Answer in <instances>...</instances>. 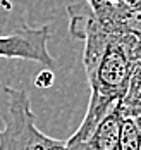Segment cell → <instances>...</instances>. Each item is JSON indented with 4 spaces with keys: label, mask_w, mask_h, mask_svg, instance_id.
<instances>
[{
    "label": "cell",
    "mask_w": 141,
    "mask_h": 150,
    "mask_svg": "<svg viewBox=\"0 0 141 150\" xmlns=\"http://www.w3.org/2000/svg\"><path fill=\"white\" fill-rule=\"evenodd\" d=\"M69 33L84 43L83 66L90 102L115 104L124 97L133 69L141 60V40L105 28L90 7H69Z\"/></svg>",
    "instance_id": "1"
},
{
    "label": "cell",
    "mask_w": 141,
    "mask_h": 150,
    "mask_svg": "<svg viewBox=\"0 0 141 150\" xmlns=\"http://www.w3.org/2000/svg\"><path fill=\"white\" fill-rule=\"evenodd\" d=\"M0 150H67L65 142L38 126L28 91L0 85Z\"/></svg>",
    "instance_id": "2"
},
{
    "label": "cell",
    "mask_w": 141,
    "mask_h": 150,
    "mask_svg": "<svg viewBox=\"0 0 141 150\" xmlns=\"http://www.w3.org/2000/svg\"><path fill=\"white\" fill-rule=\"evenodd\" d=\"M50 35V26L21 28L9 35H0V57L38 62L52 71L55 59L48 50Z\"/></svg>",
    "instance_id": "3"
},
{
    "label": "cell",
    "mask_w": 141,
    "mask_h": 150,
    "mask_svg": "<svg viewBox=\"0 0 141 150\" xmlns=\"http://www.w3.org/2000/svg\"><path fill=\"white\" fill-rule=\"evenodd\" d=\"M121 104L127 116H133V117L141 116V60L133 69L127 90H126L124 97L121 98Z\"/></svg>",
    "instance_id": "4"
},
{
    "label": "cell",
    "mask_w": 141,
    "mask_h": 150,
    "mask_svg": "<svg viewBox=\"0 0 141 150\" xmlns=\"http://www.w3.org/2000/svg\"><path fill=\"white\" fill-rule=\"evenodd\" d=\"M117 150H141V129L133 116L124 114Z\"/></svg>",
    "instance_id": "5"
},
{
    "label": "cell",
    "mask_w": 141,
    "mask_h": 150,
    "mask_svg": "<svg viewBox=\"0 0 141 150\" xmlns=\"http://www.w3.org/2000/svg\"><path fill=\"white\" fill-rule=\"evenodd\" d=\"M52 81H53V73L50 69H45L36 76V85L41 86V88H48L52 85Z\"/></svg>",
    "instance_id": "6"
},
{
    "label": "cell",
    "mask_w": 141,
    "mask_h": 150,
    "mask_svg": "<svg viewBox=\"0 0 141 150\" xmlns=\"http://www.w3.org/2000/svg\"><path fill=\"white\" fill-rule=\"evenodd\" d=\"M134 119H136V122H138V126H140V129H141V116H136Z\"/></svg>",
    "instance_id": "7"
}]
</instances>
